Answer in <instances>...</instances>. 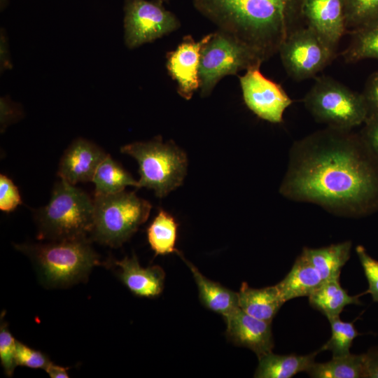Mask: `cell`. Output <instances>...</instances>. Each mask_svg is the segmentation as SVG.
<instances>
[{"instance_id":"1","label":"cell","mask_w":378,"mask_h":378,"mask_svg":"<svg viewBox=\"0 0 378 378\" xmlns=\"http://www.w3.org/2000/svg\"><path fill=\"white\" fill-rule=\"evenodd\" d=\"M279 192L336 216H369L378 211V158L360 133L327 127L293 143Z\"/></svg>"},{"instance_id":"2","label":"cell","mask_w":378,"mask_h":378,"mask_svg":"<svg viewBox=\"0 0 378 378\" xmlns=\"http://www.w3.org/2000/svg\"><path fill=\"white\" fill-rule=\"evenodd\" d=\"M194 6L264 59L279 52L288 34L299 28L272 0H194Z\"/></svg>"},{"instance_id":"3","label":"cell","mask_w":378,"mask_h":378,"mask_svg":"<svg viewBox=\"0 0 378 378\" xmlns=\"http://www.w3.org/2000/svg\"><path fill=\"white\" fill-rule=\"evenodd\" d=\"M15 247L30 258L48 287L64 288L85 280L92 267L100 263L88 237Z\"/></svg>"},{"instance_id":"4","label":"cell","mask_w":378,"mask_h":378,"mask_svg":"<svg viewBox=\"0 0 378 378\" xmlns=\"http://www.w3.org/2000/svg\"><path fill=\"white\" fill-rule=\"evenodd\" d=\"M34 218L39 239L88 237L93 225L94 201L85 191L60 178L48 203L34 212Z\"/></svg>"},{"instance_id":"5","label":"cell","mask_w":378,"mask_h":378,"mask_svg":"<svg viewBox=\"0 0 378 378\" xmlns=\"http://www.w3.org/2000/svg\"><path fill=\"white\" fill-rule=\"evenodd\" d=\"M120 151L136 160L139 188L153 190L157 197L167 196L183 183L188 160L184 151L173 141L163 143L158 136L149 141L125 145Z\"/></svg>"},{"instance_id":"6","label":"cell","mask_w":378,"mask_h":378,"mask_svg":"<svg viewBox=\"0 0 378 378\" xmlns=\"http://www.w3.org/2000/svg\"><path fill=\"white\" fill-rule=\"evenodd\" d=\"M90 239L111 247L120 246L148 218L149 202L134 192L94 195Z\"/></svg>"},{"instance_id":"7","label":"cell","mask_w":378,"mask_h":378,"mask_svg":"<svg viewBox=\"0 0 378 378\" xmlns=\"http://www.w3.org/2000/svg\"><path fill=\"white\" fill-rule=\"evenodd\" d=\"M303 102L317 122L331 128L352 130L368 117L362 94L330 76L316 77Z\"/></svg>"},{"instance_id":"8","label":"cell","mask_w":378,"mask_h":378,"mask_svg":"<svg viewBox=\"0 0 378 378\" xmlns=\"http://www.w3.org/2000/svg\"><path fill=\"white\" fill-rule=\"evenodd\" d=\"M265 59L253 48L225 31L212 33L203 46L200 61V88L209 95L217 83L227 75L259 65Z\"/></svg>"},{"instance_id":"9","label":"cell","mask_w":378,"mask_h":378,"mask_svg":"<svg viewBox=\"0 0 378 378\" xmlns=\"http://www.w3.org/2000/svg\"><path fill=\"white\" fill-rule=\"evenodd\" d=\"M279 52L288 76L302 80L314 77L330 64L336 49L309 27H300L288 34Z\"/></svg>"},{"instance_id":"10","label":"cell","mask_w":378,"mask_h":378,"mask_svg":"<svg viewBox=\"0 0 378 378\" xmlns=\"http://www.w3.org/2000/svg\"><path fill=\"white\" fill-rule=\"evenodd\" d=\"M125 40L130 48L151 42L177 29L180 22L162 1L125 0Z\"/></svg>"},{"instance_id":"11","label":"cell","mask_w":378,"mask_h":378,"mask_svg":"<svg viewBox=\"0 0 378 378\" xmlns=\"http://www.w3.org/2000/svg\"><path fill=\"white\" fill-rule=\"evenodd\" d=\"M260 64L248 68L239 77L244 103L260 118L272 123H281L284 111L293 100L280 84L260 72Z\"/></svg>"},{"instance_id":"12","label":"cell","mask_w":378,"mask_h":378,"mask_svg":"<svg viewBox=\"0 0 378 378\" xmlns=\"http://www.w3.org/2000/svg\"><path fill=\"white\" fill-rule=\"evenodd\" d=\"M223 318L227 338L233 344L251 350L258 358L272 351V322L254 318L239 307Z\"/></svg>"},{"instance_id":"13","label":"cell","mask_w":378,"mask_h":378,"mask_svg":"<svg viewBox=\"0 0 378 378\" xmlns=\"http://www.w3.org/2000/svg\"><path fill=\"white\" fill-rule=\"evenodd\" d=\"M211 36L212 33L199 41L188 36L175 50L167 54V68L177 83L178 94L186 99H190L193 92L200 88L201 50Z\"/></svg>"},{"instance_id":"14","label":"cell","mask_w":378,"mask_h":378,"mask_svg":"<svg viewBox=\"0 0 378 378\" xmlns=\"http://www.w3.org/2000/svg\"><path fill=\"white\" fill-rule=\"evenodd\" d=\"M301 13L307 27L337 49L347 29L343 0H303Z\"/></svg>"},{"instance_id":"15","label":"cell","mask_w":378,"mask_h":378,"mask_svg":"<svg viewBox=\"0 0 378 378\" xmlns=\"http://www.w3.org/2000/svg\"><path fill=\"white\" fill-rule=\"evenodd\" d=\"M107 155L88 140L75 139L64 152L57 174L61 179L74 186L79 182L92 181L97 167Z\"/></svg>"},{"instance_id":"16","label":"cell","mask_w":378,"mask_h":378,"mask_svg":"<svg viewBox=\"0 0 378 378\" xmlns=\"http://www.w3.org/2000/svg\"><path fill=\"white\" fill-rule=\"evenodd\" d=\"M113 264L119 267L120 279L134 295L155 298L162 292L165 273L160 266L142 267L134 255L114 260Z\"/></svg>"},{"instance_id":"17","label":"cell","mask_w":378,"mask_h":378,"mask_svg":"<svg viewBox=\"0 0 378 378\" xmlns=\"http://www.w3.org/2000/svg\"><path fill=\"white\" fill-rule=\"evenodd\" d=\"M237 293L239 307L248 315L265 321L272 322L285 303L275 285L253 288L243 282Z\"/></svg>"},{"instance_id":"18","label":"cell","mask_w":378,"mask_h":378,"mask_svg":"<svg viewBox=\"0 0 378 378\" xmlns=\"http://www.w3.org/2000/svg\"><path fill=\"white\" fill-rule=\"evenodd\" d=\"M176 253L184 260L192 272L198 288L200 300L206 308L223 317L239 308L237 293L207 279L194 265L186 260L181 253L178 251Z\"/></svg>"},{"instance_id":"19","label":"cell","mask_w":378,"mask_h":378,"mask_svg":"<svg viewBox=\"0 0 378 378\" xmlns=\"http://www.w3.org/2000/svg\"><path fill=\"white\" fill-rule=\"evenodd\" d=\"M323 281L317 270L300 254L290 272L275 286L286 302L294 298L309 297Z\"/></svg>"},{"instance_id":"20","label":"cell","mask_w":378,"mask_h":378,"mask_svg":"<svg viewBox=\"0 0 378 378\" xmlns=\"http://www.w3.org/2000/svg\"><path fill=\"white\" fill-rule=\"evenodd\" d=\"M319 349L306 355L275 354L272 351L258 358L253 377L255 378H291L306 372L315 362Z\"/></svg>"},{"instance_id":"21","label":"cell","mask_w":378,"mask_h":378,"mask_svg":"<svg viewBox=\"0 0 378 378\" xmlns=\"http://www.w3.org/2000/svg\"><path fill=\"white\" fill-rule=\"evenodd\" d=\"M351 247V241H344L317 248L304 247L300 254L325 281L340 279L342 269L350 258Z\"/></svg>"},{"instance_id":"22","label":"cell","mask_w":378,"mask_h":378,"mask_svg":"<svg viewBox=\"0 0 378 378\" xmlns=\"http://www.w3.org/2000/svg\"><path fill=\"white\" fill-rule=\"evenodd\" d=\"M359 296L350 295L341 286L340 279H333L323 281L308 298L310 306L328 319L340 316L349 304H360Z\"/></svg>"},{"instance_id":"23","label":"cell","mask_w":378,"mask_h":378,"mask_svg":"<svg viewBox=\"0 0 378 378\" xmlns=\"http://www.w3.org/2000/svg\"><path fill=\"white\" fill-rule=\"evenodd\" d=\"M313 378L366 377L365 354L351 353L332 358L325 363L314 362L306 371Z\"/></svg>"},{"instance_id":"24","label":"cell","mask_w":378,"mask_h":378,"mask_svg":"<svg viewBox=\"0 0 378 378\" xmlns=\"http://www.w3.org/2000/svg\"><path fill=\"white\" fill-rule=\"evenodd\" d=\"M92 182L95 186L94 195L118 193L127 186L139 188V182L108 154L97 167Z\"/></svg>"},{"instance_id":"25","label":"cell","mask_w":378,"mask_h":378,"mask_svg":"<svg viewBox=\"0 0 378 378\" xmlns=\"http://www.w3.org/2000/svg\"><path fill=\"white\" fill-rule=\"evenodd\" d=\"M351 36L349 45L342 53L346 62L378 60V20L354 29Z\"/></svg>"},{"instance_id":"26","label":"cell","mask_w":378,"mask_h":378,"mask_svg":"<svg viewBox=\"0 0 378 378\" xmlns=\"http://www.w3.org/2000/svg\"><path fill=\"white\" fill-rule=\"evenodd\" d=\"M178 223L167 211L160 209L147 228L148 241L155 255L177 253L176 243Z\"/></svg>"},{"instance_id":"27","label":"cell","mask_w":378,"mask_h":378,"mask_svg":"<svg viewBox=\"0 0 378 378\" xmlns=\"http://www.w3.org/2000/svg\"><path fill=\"white\" fill-rule=\"evenodd\" d=\"M331 328V336L319 351H330L332 357H339L351 354L350 348L354 340L360 334L353 322H345L340 316L328 319Z\"/></svg>"},{"instance_id":"28","label":"cell","mask_w":378,"mask_h":378,"mask_svg":"<svg viewBox=\"0 0 378 378\" xmlns=\"http://www.w3.org/2000/svg\"><path fill=\"white\" fill-rule=\"evenodd\" d=\"M346 28L356 29L378 20V0H343Z\"/></svg>"},{"instance_id":"29","label":"cell","mask_w":378,"mask_h":378,"mask_svg":"<svg viewBox=\"0 0 378 378\" xmlns=\"http://www.w3.org/2000/svg\"><path fill=\"white\" fill-rule=\"evenodd\" d=\"M4 316V313H2L0 324V360L6 374L11 377L17 365L15 362L17 341L9 331Z\"/></svg>"},{"instance_id":"30","label":"cell","mask_w":378,"mask_h":378,"mask_svg":"<svg viewBox=\"0 0 378 378\" xmlns=\"http://www.w3.org/2000/svg\"><path fill=\"white\" fill-rule=\"evenodd\" d=\"M356 252L368 283L367 293L378 302V260L371 257L361 245L356 247Z\"/></svg>"},{"instance_id":"31","label":"cell","mask_w":378,"mask_h":378,"mask_svg":"<svg viewBox=\"0 0 378 378\" xmlns=\"http://www.w3.org/2000/svg\"><path fill=\"white\" fill-rule=\"evenodd\" d=\"M15 362L17 365L45 370L50 360L43 353L17 341Z\"/></svg>"},{"instance_id":"32","label":"cell","mask_w":378,"mask_h":378,"mask_svg":"<svg viewBox=\"0 0 378 378\" xmlns=\"http://www.w3.org/2000/svg\"><path fill=\"white\" fill-rule=\"evenodd\" d=\"M22 204L17 186L8 176L0 175V209L6 213L14 211Z\"/></svg>"},{"instance_id":"33","label":"cell","mask_w":378,"mask_h":378,"mask_svg":"<svg viewBox=\"0 0 378 378\" xmlns=\"http://www.w3.org/2000/svg\"><path fill=\"white\" fill-rule=\"evenodd\" d=\"M361 94L368 108V117L378 114V70L370 76Z\"/></svg>"},{"instance_id":"34","label":"cell","mask_w":378,"mask_h":378,"mask_svg":"<svg viewBox=\"0 0 378 378\" xmlns=\"http://www.w3.org/2000/svg\"><path fill=\"white\" fill-rule=\"evenodd\" d=\"M359 132L378 158V114L369 116Z\"/></svg>"},{"instance_id":"35","label":"cell","mask_w":378,"mask_h":378,"mask_svg":"<svg viewBox=\"0 0 378 378\" xmlns=\"http://www.w3.org/2000/svg\"><path fill=\"white\" fill-rule=\"evenodd\" d=\"M274 3L281 7L288 18L297 26L299 21L303 19L301 13L302 4L303 0H272Z\"/></svg>"},{"instance_id":"36","label":"cell","mask_w":378,"mask_h":378,"mask_svg":"<svg viewBox=\"0 0 378 378\" xmlns=\"http://www.w3.org/2000/svg\"><path fill=\"white\" fill-rule=\"evenodd\" d=\"M366 377L378 378V349L365 354Z\"/></svg>"},{"instance_id":"37","label":"cell","mask_w":378,"mask_h":378,"mask_svg":"<svg viewBox=\"0 0 378 378\" xmlns=\"http://www.w3.org/2000/svg\"><path fill=\"white\" fill-rule=\"evenodd\" d=\"M13 107L4 99H1V127L5 128L15 117Z\"/></svg>"},{"instance_id":"38","label":"cell","mask_w":378,"mask_h":378,"mask_svg":"<svg viewBox=\"0 0 378 378\" xmlns=\"http://www.w3.org/2000/svg\"><path fill=\"white\" fill-rule=\"evenodd\" d=\"M68 369L50 362L45 370L51 378H68Z\"/></svg>"},{"instance_id":"39","label":"cell","mask_w":378,"mask_h":378,"mask_svg":"<svg viewBox=\"0 0 378 378\" xmlns=\"http://www.w3.org/2000/svg\"><path fill=\"white\" fill-rule=\"evenodd\" d=\"M8 50L6 48V43L5 41L4 36H1V64L3 66H8Z\"/></svg>"},{"instance_id":"40","label":"cell","mask_w":378,"mask_h":378,"mask_svg":"<svg viewBox=\"0 0 378 378\" xmlns=\"http://www.w3.org/2000/svg\"><path fill=\"white\" fill-rule=\"evenodd\" d=\"M1 4H4V3H5V0H1Z\"/></svg>"},{"instance_id":"41","label":"cell","mask_w":378,"mask_h":378,"mask_svg":"<svg viewBox=\"0 0 378 378\" xmlns=\"http://www.w3.org/2000/svg\"><path fill=\"white\" fill-rule=\"evenodd\" d=\"M162 1H164V0H162Z\"/></svg>"}]
</instances>
